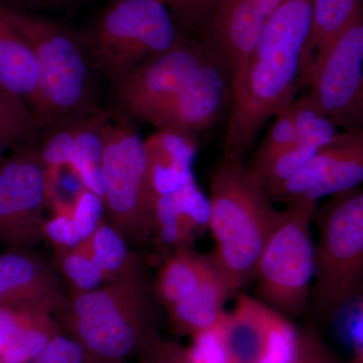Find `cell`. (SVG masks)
<instances>
[{"mask_svg": "<svg viewBox=\"0 0 363 363\" xmlns=\"http://www.w3.org/2000/svg\"><path fill=\"white\" fill-rule=\"evenodd\" d=\"M140 363H189L186 347L160 337L138 354Z\"/></svg>", "mask_w": 363, "mask_h": 363, "instance_id": "obj_36", "label": "cell"}, {"mask_svg": "<svg viewBox=\"0 0 363 363\" xmlns=\"http://www.w3.org/2000/svg\"><path fill=\"white\" fill-rule=\"evenodd\" d=\"M71 0H0V6L39 13L66 6Z\"/></svg>", "mask_w": 363, "mask_h": 363, "instance_id": "obj_38", "label": "cell"}, {"mask_svg": "<svg viewBox=\"0 0 363 363\" xmlns=\"http://www.w3.org/2000/svg\"><path fill=\"white\" fill-rule=\"evenodd\" d=\"M72 217L81 240L89 238L104 222V203L101 197L81 189L72 204Z\"/></svg>", "mask_w": 363, "mask_h": 363, "instance_id": "obj_34", "label": "cell"}, {"mask_svg": "<svg viewBox=\"0 0 363 363\" xmlns=\"http://www.w3.org/2000/svg\"><path fill=\"white\" fill-rule=\"evenodd\" d=\"M359 304H358V320L351 332V348L352 357L350 363H363V278L358 288Z\"/></svg>", "mask_w": 363, "mask_h": 363, "instance_id": "obj_39", "label": "cell"}, {"mask_svg": "<svg viewBox=\"0 0 363 363\" xmlns=\"http://www.w3.org/2000/svg\"><path fill=\"white\" fill-rule=\"evenodd\" d=\"M250 1L269 18L284 0H250Z\"/></svg>", "mask_w": 363, "mask_h": 363, "instance_id": "obj_40", "label": "cell"}, {"mask_svg": "<svg viewBox=\"0 0 363 363\" xmlns=\"http://www.w3.org/2000/svg\"><path fill=\"white\" fill-rule=\"evenodd\" d=\"M109 114L98 111L89 116L59 123L38 145L49 178L69 167L83 187L102 198V133Z\"/></svg>", "mask_w": 363, "mask_h": 363, "instance_id": "obj_13", "label": "cell"}, {"mask_svg": "<svg viewBox=\"0 0 363 363\" xmlns=\"http://www.w3.org/2000/svg\"><path fill=\"white\" fill-rule=\"evenodd\" d=\"M102 140V200L108 223L131 247H145L154 236L156 197L147 178L145 140L126 119L111 116Z\"/></svg>", "mask_w": 363, "mask_h": 363, "instance_id": "obj_7", "label": "cell"}, {"mask_svg": "<svg viewBox=\"0 0 363 363\" xmlns=\"http://www.w3.org/2000/svg\"><path fill=\"white\" fill-rule=\"evenodd\" d=\"M219 0H164L174 16L184 23L197 25L211 16Z\"/></svg>", "mask_w": 363, "mask_h": 363, "instance_id": "obj_37", "label": "cell"}, {"mask_svg": "<svg viewBox=\"0 0 363 363\" xmlns=\"http://www.w3.org/2000/svg\"><path fill=\"white\" fill-rule=\"evenodd\" d=\"M44 126L21 98L0 89V147L18 149L32 143Z\"/></svg>", "mask_w": 363, "mask_h": 363, "instance_id": "obj_28", "label": "cell"}, {"mask_svg": "<svg viewBox=\"0 0 363 363\" xmlns=\"http://www.w3.org/2000/svg\"><path fill=\"white\" fill-rule=\"evenodd\" d=\"M189 363H231L220 328V322L192 336L186 347Z\"/></svg>", "mask_w": 363, "mask_h": 363, "instance_id": "obj_32", "label": "cell"}, {"mask_svg": "<svg viewBox=\"0 0 363 363\" xmlns=\"http://www.w3.org/2000/svg\"><path fill=\"white\" fill-rule=\"evenodd\" d=\"M211 18L212 39L231 78L259 44L267 16L250 0H219Z\"/></svg>", "mask_w": 363, "mask_h": 363, "instance_id": "obj_16", "label": "cell"}, {"mask_svg": "<svg viewBox=\"0 0 363 363\" xmlns=\"http://www.w3.org/2000/svg\"><path fill=\"white\" fill-rule=\"evenodd\" d=\"M315 274L310 305L330 319L357 295L363 278V186L334 195L315 213Z\"/></svg>", "mask_w": 363, "mask_h": 363, "instance_id": "obj_5", "label": "cell"}, {"mask_svg": "<svg viewBox=\"0 0 363 363\" xmlns=\"http://www.w3.org/2000/svg\"><path fill=\"white\" fill-rule=\"evenodd\" d=\"M206 56L201 45L187 39L152 56L116 86L119 104L130 116L161 130L179 93Z\"/></svg>", "mask_w": 363, "mask_h": 363, "instance_id": "obj_11", "label": "cell"}, {"mask_svg": "<svg viewBox=\"0 0 363 363\" xmlns=\"http://www.w3.org/2000/svg\"><path fill=\"white\" fill-rule=\"evenodd\" d=\"M219 271L211 255L183 247L169 253L156 277L157 295L164 310L188 297Z\"/></svg>", "mask_w": 363, "mask_h": 363, "instance_id": "obj_23", "label": "cell"}, {"mask_svg": "<svg viewBox=\"0 0 363 363\" xmlns=\"http://www.w3.org/2000/svg\"><path fill=\"white\" fill-rule=\"evenodd\" d=\"M164 0H111L84 40L114 86L147 59L185 40Z\"/></svg>", "mask_w": 363, "mask_h": 363, "instance_id": "obj_6", "label": "cell"}, {"mask_svg": "<svg viewBox=\"0 0 363 363\" xmlns=\"http://www.w3.org/2000/svg\"><path fill=\"white\" fill-rule=\"evenodd\" d=\"M1 149H2V147H0V150H1ZM1 157H2L1 155H0V159H1Z\"/></svg>", "mask_w": 363, "mask_h": 363, "instance_id": "obj_41", "label": "cell"}, {"mask_svg": "<svg viewBox=\"0 0 363 363\" xmlns=\"http://www.w3.org/2000/svg\"><path fill=\"white\" fill-rule=\"evenodd\" d=\"M63 333L52 314L0 306V360L30 363Z\"/></svg>", "mask_w": 363, "mask_h": 363, "instance_id": "obj_19", "label": "cell"}, {"mask_svg": "<svg viewBox=\"0 0 363 363\" xmlns=\"http://www.w3.org/2000/svg\"><path fill=\"white\" fill-rule=\"evenodd\" d=\"M233 294L219 269L188 297L166 309L169 326L177 335L191 336L211 328L225 314V304Z\"/></svg>", "mask_w": 363, "mask_h": 363, "instance_id": "obj_22", "label": "cell"}, {"mask_svg": "<svg viewBox=\"0 0 363 363\" xmlns=\"http://www.w3.org/2000/svg\"><path fill=\"white\" fill-rule=\"evenodd\" d=\"M1 6L32 48L39 69L35 116L44 128L100 111L94 59L77 33L39 13Z\"/></svg>", "mask_w": 363, "mask_h": 363, "instance_id": "obj_4", "label": "cell"}, {"mask_svg": "<svg viewBox=\"0 0 363 363\" xmlns=\"http://www.w3.org/2000/svg\"><path fill=\"white\" fill-rule=\"evenodd\" d=\"M55 266L68 289L69 298L92 292L107 284L87 240L75 247L56 252Z\"/></svg>", "mask_w": 363, "mask_h": 363, "instance_id": "obj_27", "label": "cell"}, {"mask_svg": "<svg viewBox=\"0 0 363 363\" xmlns=\"http://www.w3.org/2000/svg\"><path fill=\"white\" fill-rule=\"evenodd\" d=\"M39 88V69L33 49L0 6V89L21 98L35 113Z\"/></svg>", "mask_w": 363, "mask_h": 363, "instance_id": "obj_21", "label": "cell"}, {"mask_svg": "<svg viewBox=\"0 0 363 363\" xmlns=\"http://www.w3.org/2000/svg\"><path fill=\"white\" fill-rule=\"evenodd\" d=\"M306 86L341 130L363 133V18L318 52Z\"/></svg>", "mask_w": 363, "mask_h": 363, "instance_id": "obj_10", "label": "cell"}, {"mask_svg": "<svg viewBox=\"0 0 363 363\" xmlns=\"http://www.w3.org/2000/svg\"><path fill=\"white\" fill-rule=\"evenodd\" d=\"M55 213L44 224V240L55 247L56 252L67 250L81 242L80 236L72 217V204L59 201L52 202Z\"/></svg>", "mask_w": 363, "mask_h": 363, "instance_id": "obj_33", "label": "cell"}, {"mask_svg": "<svg viewBox=\"0 0 363 363\" xmlns=\"http://www.w3.org/2000/svg\"><path fill=\"white\" fill-rule=\"evenodd\" d=\"M87 241L107 283L130 274L145 262L130 252V245L108 222H102Z\"/></svg>", "mask_w": 363, "mask_h": 363, "instance_id": "obj_25", "label": "cell"}, {"mask_svg": "<svg viewBox=\"0 0 363 363\" xmlns=\"http://www.w3.org/2000/svg\"><path fill=\"white\" fill-rule=\"evenodd\" d=\"M69 303L54 262L32 250L0 255V306L56 315Z\"/></svg>", "mask_w": 363, "mask_h": 363, "instance_id": "obj_14", "label": "cell"}, {"mask_svg": "<svg viewBox=\"0 0 363 363\" xmlns=\"http://www.w3.org/2000/svg\"><path fill=\"white\" fill-rule=\"evenodd\" d=\"M242 157L224 152L210 179L211 255L233 296L255 279L260 255L285 215L272 207Z\"/></svg>", "mask_w": 363, "mask_h": 363, "instance_id": "obj_3", "label": "cell"}, {"mask_svg": "<svg viewBox=\"0 0 363 363\" xmlns=\"http://www.w3.org/2000/svg\"><path fill=\"white\" fill-rule=\"evenodd\" d=\"M147 178L155 197L175 192L194 181V138L169 128L145 140Z\"/></svg>", "mask_w": 363, "mask_h": 363, "instance_id": "obj_18", "label": "cell"}, {"mask_svg": "<svg viewBox=\"0 0 363 363\" xmlns=\"http://www.w3.org/2000/svg\"><path fill=\"white\" fill-rule=\"evenodd\" d=\"M30 363H90V360L75 339L62 333Z\"/></svg>", "mask_w": 363, "mask_h": 363, "instance_id": "obj_35", "label": "cell"}, {"mask_svg": "<svg viewBox=\"0 0 363 363\" xmlns=\"http://www.w3.org/2000/svg\"><path fill=\"white\" fill-rule=\"evenodd\" d=\"M162 309L156 278L143 262L92 292L69 298L55 317L90 363H124L161 337Z\"/></svg>", "mask_w": 363, "mask_h": 363, "instance_id": "obj_2", "label": "cell"}, {"mask_svg": "<svg viewBox=\"0 0 363 363\" xmlns=\"http://www.w3.org/2000/svg\"><path fill=\"white\" fill-rule=\"evenodd\" d=\"M274 313L257 298L238 295L235 307L220 321L231 363L262 362Z\"/></svg>", "mask_w": 363, "mask_h": 363, "instance_id": "obj_20", "label": "cell"}, {"mask_svg": "<svg viewBox=\"0 0 363 363\" xmlns=\"http://www.w3.org/2000/svg\"><path fill=\"white\" fill-rule=\"evenodd\" d=\"M362 186L363 133H345L335 145L320 150L297 175L267 193L272 202H318Z\"/></svg>", "mask_w": 363, "mask_h": 363, "instance_id": "obj_12", "label": "cell"}, {"mask_svg": "<svg viewBox=\"0 0 363 363\" xmlns=\"http://www.w3.org/2000/svg\"><path fill=\"white\" fill-rule=\"evenodd\" d=\"M318 152L319 150L310 145L297 143L281 150L259 168L250 169L269 191L297 175Z\"/></svg>", "mask_w": 363, "mask_h": 363, "instance_id": "obj_29", "label": "cell"}, {"mask_svg": "<svg viewBox=\"0 0 363 363\" xmlns=\"http://www.w3.org/2000/svg\"><path fill=\"white\" fill-rule=\"evenodd\" d=\"M209 215V198L195 180L175 192L157 196L152 240L164 250H173L172 252L190 247L188 242L196 231L208 227Z\"/></svg>", "mask_w": 363, "mask_h": 363, "instance_id": "obj_17", "label": "cell"}, {"mask_svg": "<svg viewBox=\"0 0 363 363\" xmlns=\"http://www.w3.org/2000/svg\"><path fill=\"white\" fill-rule=\"evenodd\" d=\"M0 363H2L1 360H0Z\"/></svg>", "mask_w": 363, "mask_h": 363, "instance_id": "obj_42", "label": "cell"}, {"mask_svg": "<svg viewBox=\"0 0 363 363\" xmlns=\"http://www.w3.org/2000/svg\"><path fill=\"white\" fill-rule=\"evenodd\" d=\"M227 91L226 73L207 54L176 98L164 128L194 135L209 128L220 113Z\"/></svg>", "mask_w": 363, "mask_h": 363, "instance_id": "obj_15", "label": "cell"}, {"mask_svg": "<svg viewBox=\"0 0 363 363\" xmlns=\"http://www.w3.org/2000/svg\"><path fill=\"white\" fill-rule=\"evenodd\" d=\"M289 108L297 131L298 143L320 152L335 145L345 135L346 131L341 130L331 121L309 92L296 97Z\"/></svg>", "mask_w": 363, "mask_h": 363, "instance_id": "obj_26", "label": "cell"}, {"mask_svg": "<svg viewBox=\"0 0 363 363\" xmlns=\"http://www.w3.org/2000/svg\"><path fill=\"white\" fill-rule=\"evenodd\" d=\"M297 143V131L294 124L292 113L288 107L274 117V123L272 124V128H269L264 142L253 157L250 168H259L281 150L288 149Z\"/></svg>", "mask_w": 363, "mask_h": 363, "instance_id": "obj_30", "label": "cell"}, {"mask_svg": "<svg viewBox=\"0 0 363 363\" xmlns=\"http://www.w3.org/2000/svg\"><path fill=\"white\" fill-rule=\"evenodd\" d=\"M283 220L260 255L255 271V298L291 320L303 316L311 300L315 274L312 236L318 202L289 203Z\"/></svg>", "mask_w": 363, "mask_h": 363, "instance_id": "obj_8", "label": "cell"}, {"mask_svg": "<svg viewBox=\"0 0 363 363\" xmlns=\"http://www.w3.org/2000/svg\"><path fill=\"white\" fill-rule=\"evenodd\" d=\"M51 199L49 176L37 145L14 149L0 159V245L32 250L44 240L45 209Z\"/></svg>", "mask_w": 363, "mask_h": 363, "instance_id": "obj_9", "label": "cell"}, {"mask_svg": "<svg viewBox=\"0 0 363 363\" xmlns=\"http://www.w3.org/2000/svg\"><path fill=\"white\" fill-rule=\"evenodd\" d=\"M290 363H343L332 350L314 321L308 320L300 328L295 357Z\"/></svg>", "mask_w": 363, "mask_h": 363, "instance_id": "obj_31", "label": "cell"}, {"mask_svg": "<svg viewBox=\"0 0 363 363\" xmlns=\"http://www.w3.org/2000/svg\"><path fill=\"white\" fill-rule=\"evenodd\" d=\"M363 18V0H312V30L306 73L315 56Z\"/></svg>", "mask_w": 363, "mask_h": 363, "instance_id": "obj_24", "label": "cell"}, {"mask_svg": "<svg viewBox=\"0 0 363 363\" xmlns=\"http://www.w3.org/2000/svg\"><path fill=\"white\" fill-rule=\"evenodd\" d=\"M311 30L312 0H284L267 18L259 44L231 76L224 152L243 157L267 121L297 97L306 85Z\"/></svg>", "mask_w": 363, "mask_h": 363, "instance_id": "obj_1", "label": "cell"}]
</instances>
